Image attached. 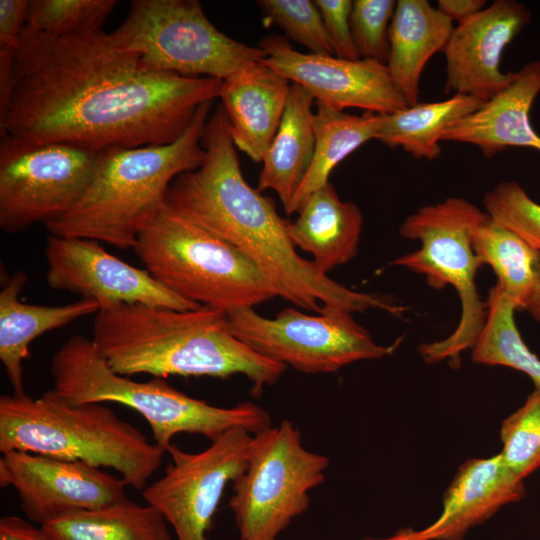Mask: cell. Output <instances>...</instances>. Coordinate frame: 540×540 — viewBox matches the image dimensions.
I'll use <instances>...</instances> for the list:
<instances>
[{
  "label": "cell",
  "mask_w": 540,
  "mask_h": 540,
  "mask_svg": "<svg viewBox=\"0 0 540 540\" xmlns=\"http://www.w3.org/2000/svg\"><path fill=\"white\" fill-rule=\"evenodd\" d=\"M526 310L531 314L534 320L540 323V280L535 294Z\"/></svg>",
  "instance_id": "cell-40"
},
{
  "label": "cell",
  "mask_w": 540,
  "mask_h": 540,
  "mask_svg": "<svg viewBox=\"0 0 540 540\" xmlns=\"http://www.w3.org/2000/svg\"><path fill=\"white\" fill-rule=\"evenodd\" d=\"M0 486L15 490L27 519L42 525L126 498V483L101 468L41 454L1 453Z\"/></svg>",
  "instance_id": "cell-14"
},
{
  "label": "cell",
  "mask_w": 540,
  "mask_h": 540,
  "mask_svg": "<svg viewBox=\"0 0 540 540\" xmlns=\"http://www.w3.org/2000/svg\"><path fill=\"white\" fill-rule=\"evenodd\" d=\"M488 6L486 0H438L437 9L460 24Z\"/></svg>",
  "instance_id": "cell-38"
},
{
  "label": "cell",
  "mask_w": 540,
  "mask_h": 540,
  "mask_svg": "<svg viewBox=\"0 0 540 540\" xmlns=\"http://www.w3.org/2000/svg\"><path fill=\"white\" fill-rule=\"evenodd\" d=\"M27 281V274L18 270L6 279L0 291V360L14 395L26 394L23 362L30 356L34 339L100 309L96 301L85 298L61 306L23 303L19 296Z\"/></svg>",
  "instance_id": "cell-21"
},
{
  "label": "cell",
  "mask_w": 540,
  "mask_h": 540,
  "mask_svg": "<svg viewBox=\"0 0 540 540\" xmlns=\"http://www.w3.org/2000/svg\"><path fill=\"white\" fill-rule=\"evenodd\" d=\"M338 58L360 59L356 51L350 27L351 0H314Z\"/></svg>",
  "instance_id": "cell-35"
},
{
  "label": "cell",
  "mask_w": 540,
  "mask_h": 540,
  "mask_svg": "<svg viewBox=\"0 0 540 540\" xmlns=\"http://www.w3.org/2000/svg\"><path fill=\"white\" fill-rule=\"evenodd\" d=\"M252 438L246 429L234 427L200 452L173 443L168 447L171 462L142 496L172 526L177 540H209L226 486L247 467Z\"/></svg>",
  "instance_id": "cell-13"
},
{
  "label": "cell",
  "mask_w": 540,
  "mask_h": 540,
  "mask_svg": "<svg viewBox=\"0 0 540 540\" xmlns=\"http://www.w3.org/2000/svg\"><path fill=\"white\" fill-rule=\"evenodd\" d=\"M531 12L522 2L496 0L457 24L444 49V92L487 101L504 89L516 72H503L505 48L529 24Z\"/></svg>",
  "instance_id": "cell-17"
},
{
  "label": "cell",
  "mask_w": 540,
  "mask_h": 540,
  "mask_svg": "<svg viewBox=\"0 0 540 540\" xmlns=\"http://www.w3.org/2000/svg\"><path fill=\"white\" fill-rule=\"evenodd\" d=\"M0 540H55L40 525L15 515L0 519Z\"/></svg>",
  "instance_id": "cell-37"
},
{
  "label": "cell",
  "mask_w": 540,
  "mask_h": 540,
  "mask_svg": "<svg viewBox=\"0 0 540 540\" xmlns=\"http://www.w3.org/2000/svg\"><path fill=\"white\" fill-rule=\"evenodd\" d=\"M0 136V228L4 232L20 233L38 223L46 226L82 197L98 151Z\"/></svg>",
  "instance_id": "cell-12"
},
{
  "label": "cell",
  "mask_w": 540,
  "mask_h": 540,
  "mask_svg": "<svg viewBox=\"0 0 540 540\" xmlns=\"http://www.w3.org/2000/svg\"><path fill=\"white\" fill-rule=\"evenodd\" d=\"M11 450L111 468L141 491L165 453L105 403L72 404L53 389L0 396V452Z\"/></svg>",
  "instance_id": "cell-5"
},
{
  "label": "cell",
  "mask_w": 540,
  "mask_h": 540,
  "mask_svg": "<svg viewBox=\"0 0 540 540\" xmlns=\"http://www.w3.org/2000/svg\"><path fill=\"white\" fill-rule=\"evenodd\" d=\"M314 97L302 86L291 88L280 126L263 160L257 190L277 193L288 210L311 164L315 148Z\"/></svg>",
  "instance_id": "cell-24"
},
{
  "label": "cell",
  "mask_w": 540,
  "mask_h": 540,
  "mask_svg": "<svg viewBox=\"0 0 540 540\" xmlns=\"http://www.w3.org/2000/svg\"><path fill=\"white\" fill-rule=\"evenodd\" d=\"M45 258L51 288L94 300L100 308L120 303L181 311L201 307L166 288L147 269L110 254L95 240L50 235Z\"/></svg>",
  "instance_id": "cell-15"
},
{
  "label": "cell",
  "mask_w": 540,
  "mask_h": 540,
  "mask_svg": "<svg viewBox=\"0 0 540 540\" xmlns=\"http://www.w3.org/2000/svg\"><path fill=\"white\" fill-rule=\"evenodd\" d=\"M138 57L142 69L224 80L266 52L219 31L197 0H133L124 22L109 34Z\"/></svg>",
  "instance_id": "cell-9"
},
{
  "label": "cell",
  "mask_w": 540,
  "mask_h": 540,
  "mask_svg": "<svg viewBox=\"0 0 540 540\" xmlns=\"http://www.w3.org/2000/svg\"><path fill=\"white\" fill-rule=\"evenodd\" d=\"M268 24L280 27L285 37L309 50V53L335 56L321 14L311 0H258Z\"/></svg>",
  "instance_id": "cell-33"
},
{
  "label": "cell",
  "mask_w": 540,
  "mask_h": 540,
  "mask_svg": "<svg viewBox=\"0 0 540 540\" xmlns=\"http://www.w3.org/2000/svg\"><path fill=\"white\" fill-rule=\"evenodd\" d=\"M500 452L507 465L525 479L540 469V388L501 424Z\"/></svg>",
  "instance_id": "cell-31"
},
{
  "label": "cell",
  "mask_w": 540,
  "mask_h": 540,
  "mask_svg": "<svg viewBox=\"0 0 540 540\" xmlns=\"http://www.w3.org/2000/svg\"><path fill=\"white\" fill-rule=\"evenodd\" d=\"M116 0H29L26 25L44 34L65 37L102 30Z\"/></svg>",
  "instance_id": "cell-30"
},
{
  "label": "cell",
  "mask_w": 540,
  "mask_h": 540,
  "mask_svg": "<svg viewBox=\"0 0 540 540\" xmlns=\"http://www.w3.org/2000/svg\"><path fill=\"white\" fill-rule=\"evenodd\" d=\"M453 22L427 0H398L390 24L387 67L409 106L418 103L420 78L429 59L444 51Z\"/></svg>",
  "instance_id": "cell-23"
},
{
  "label": "cell",
  "mask_w": 540,
  "mask_h": 540,
  "mask_svg": "<svg viewBox=\"0 0 540 540\" xmlns=\"http://www.w3.org/2000/svg\"><path fill=\"white\" fill-rule=\"evenodd\" d=\"M222 80L152 72L103 30L57 37L27 25L0 50V134L100 151L176 141Z\"/></svg>",
  "instance_id": "cell-1"
},
{
  "label": "cell",
  "mask_w": 540,
  "mask_h": 540,
  "mask_svg": "<svg viewBox=\"0 0 540 540\" xmlns=\"http://www.w3.org/2000/svg\"><path fill=\"white\" fill-rule=\"evenodd\" d=\"M472 245L480 264L493 269L496 284L516 309L526 310L540 280V252L489 216L473 230Z\"/></svg>",
  "instance_id": "cell-28"
},
{
  "label": "cell",
  "mask_w": 540,
  "mask_h": 540,
  "mask_svg": "<svg viewBox=\"0 0 540 540\" xmlns=\"http://www.w3.org/2000/svg\"><path fill=\"white\" fill-rule=\"evenodd\" d=\"M202 146V164L173 180L166 206L241 251L277 296L317 313L322 309L320 302L351 313L379 309L401 316L407 310L377 294L349 289L302 258L288 233L290 221L278 214L270 198L245 180L227 131L208 134Z\"/></svg>",
  "instance_id": "cell-2"
},
{
  "label": "cell",
  "mask_w": 540,
  "mask_h": 540,
  "mask_svg": "<svg viewBox=\"0 0 540 540\" xmlns=\"http://www.w3.org/2000/svg\"><path fill=\"white\" fill-rule=\"evenodd\" d=\"M396 4L394 0L353 1L350 27L360 59L387 64L390 52L389 30Z\"/></svg>",
  "instance_id": "cell-34"
},
{
  "label": "cell",
  "mask_w": 540,
  "mask_h": 540,
  "mask_svg": "<svg viewBox=\"0 0 540 540\" xmlns=\"http://www.w3.org/2000/svg\"><path fill=\"white\" fill-rule=\"evenodd\" d=\"M351 314L323 305L315 316L284 308L266 318L245 307L227 312V319L230 333L257 353L299 372L318 374L393 352L395 346L376 343Z\"/></svg>",
  "instance_id": "cell-11"
},
{
  "label": "cell",
  "mask_w": 540,
  "mask_h": 540,
  "mask_svg": "<svg viewBox=\"0 0 540 540\" xmlns=\"http://www.w3.org/2000/svg\"><path fill=\"white\" fill-rule=\"evenodd\" d=\"M526 497L524 479L501 454L466 460L443 495L439 517L424 528L428 540H463L502 507Z\"/></svg>",
  "instance_id": "cell-18"
},
{
  "label": "cell",
  "mask_w": 540,
  "mask_h": 540,
  "mask_svg": "<svg viewBox=\"0 0 540 540\" xmlns=\"http://www.w3.org/2000/svg\"><path fill=\"white\" fill-rule=\"evenodd\" d=\"M363 540H428L424 529L415 530L413 528H401L393 535L384 538H366Z\"/></svg>",
  "instance_id": "cell-39"
},
{
  "label": "cell",
  "mask_w": 540,
  "mask_h": 540,
  "mask_svg": "<svg viewBox=\"0 0 540 540\" xmlns=\"http://www.w3.org/2000/svg\"><path fill=\"white\" fill-rule=\"evenodd\" d=\"M133 249L161 284L201 306L227 313L277 296L241 251L166 206L143 229Z\"/></svg>",
  "instance_id": "cell-7"
},
{
  "label": "cell",
  "mask_w": 540,
  "mask_h": 540,
  "mask_svg": "<svg viewBox=\"0 0 540 540\" xmlns=\"http://www.w3.org/2000/svg\"><path fill=\"white\" fill-rule=\"evenodd\" d=\"M259 47L264 64L306 89L317 102L343 111L390 114L409 106L395 86L386 64L372 59L348 60L302 53L285 36L268 35Z\"/></svg>",
  "instance_id": "cell-16"
},
{
  "label": "cell",
  "mask_w": 540,
  "mask_h": 540,
  "mask_svg": "<svg viewBox=\"0 0 540 540\" xmlns=\"http://www.w3.org/2000/svg\"><path fill=\"white\" fill-rule=\"evenodd\" d=\"M262 61L222 80L219 97L237 149L262 162L280 126L291 84Z\"/></svg>",
  "instance_id": "cell-20"
},
{
  "label": "cell",
  "mask_w": 540,
  "mask_h": 540,
  "mask_svg": "<svg viewBox=\"0 0 540 540\" xmlns=\"http://www.w3.org/2000/svg\"><path fill=\"white\" fill-rule=\"evenodd\" d=\"M162 514L127 497L40 525L55 540H172Z\"/></svg>",
  "instance_id": "cell-27"
},
{
  "label": "cell",
  "mask_w": 540,
  "mask_h": 540,
  "mask_svg": "<svg viewBox=\"0 0 540 540\" xmlns=\"http://www.w3.org/2000/svg\"><path fill=\"white\" fill-rule=\"evenodd\" d=\"M328 466L327 456L304 447L289 420L254 434L229 501L240 540H277L307 511L310 491L325 481Z\"/></svg>",
  "instance_id": "cell-10"
},
{
  "label": "cell",
  "mask_w": 540,
  "mask_h": 540,
  "mask_svg": "<svg viewBox=\"0 0 540 540\" xmlns=\"http://www.w3.org/2000/svg\"><path fill=\"white\" fill-rule=\"evenodd\" d=\"M91 339L109 367L127 377L241 374L262 389L286 369L233 336L227 313L208 306L185 311L140 303L102 307Z\"/></svg>",
  "instance_id": "cell-3"
},
{
  "label": "cell",
  "mask_w": 540,
  "mask_h": 540,
  "mask_svg": "<svg viewBox=\"0 0 540 540\" xmlns=\"http://www.w3.org/2000/svg\"><path fill=\"white\" fill-rule=\"evenodd\" d=\"M486 306V321L472 347V361L515 369L540 388V358L526 345L518 330L514 303L495 284L489 291Z\"/></svg>",
  "instance_id": "cell-29"
},
{
  "label": "cell",
  "mask_w": 540,
  "mask_h": 540,
  "mask_svg": "<svg viewBox=\"0 0 540 540\" xmlns=\"http://www.w3.org/2000/svg\"><path fill=\"white\" fill-rule=\"evenodd\" d=\"M288 233L295 245L310 253L324 274L352 260L358 252L364 223L360 208L342 201L329 182L313 192L299 208Z\"/></svg>",
  "instance_id": "cell-22"
},
{
  "label": "cell",
  "mask_w": 540,
  "mask_h": 540,
  "mask_svg": "<svg viewBox=\"0 0 540 540\" xmlns=\"http://www.w3.org/2000/svg\"><path fill=\"white\" fill-rule=\"evenodd\" d=\"M29 0L0 1V49L13 51L20 41L26 17Z\"/></svg>",
  "instance_id": "cell-36"
},
{
  "label": "cell",
  "mask_w": 540,
  "mask_h": 540,
  "mask_svg": "<svg viewBox=\"0 0 540 540\" xmlns=\"http://www.w3.org/2000/svg\"><path fill=\"white\" fill-rule=\"evenodd\" d=\"M483 103L473 96L454 94L443 101L417 103L381 114L375 140L392 149L401 147L416 159L434 160L441 154L440 141L446 130Z\"/></svg>",
  "instance_id": "cell-26"
},
{
  "label": "cell",
  "mask_w": 540,
  "mask_h": 540,
  "mask_svg": "<svg viewBox=\"0 0 540 540\" xmlns=\"http://www.w3.org/2000/svg\"><path fill=\"white\" fill-rule=\"evenodd\" d=\"M50 372L52 389L69 403H117L138 412L150 425L153 442L165 452L180 433L212 441L234 427L254 435L272 426L269 413L253 402L219 407L184 394L164 378L139 382L120 375L92 339L82 335L71 337L55 352Z\"/></svg>",
  "instance_id": "cell-6"
},
{
  "label": "cell",
  "mask_w": 540,
  "mask_h": 540,
  "mask_svg": "<svg viewBox=\"0 0 540 540\" xmlns=\"http://www.w3.org/2000/svg\"><path fill=\"white\" fill-rule=\"evenodd\" d=\"M314 116L315 148L309 169L286 211L299 210L316 190L329 183L333 169L364 143L374 139L381 114L365 112L353 115L316 102Z\"/></svg>",
  "instance_id": "cell-25"
},
{
  "label": "cell",
  "mask_w": 540,
  "mask_h": 540,
  "mask_svg": "<svg viewBox=\"0 0 540 540\" xmlns=\"http://www.w3.org/2000/svg\"><path fill=\"white\" fill-rule=\"evenodd\" d=\"M539 93L540 60H534L516 71L514 79L480 108L453 123L442 141L472 144L488 159L508 148L540 152V135L530 121Z\"/></svg>",
  "instance_id": "cell-19"
},
{
  "label": "cell",
  "mask_w": 540,
  "mask_h": 540,
  "mask_svg": "<svg viewBox=\"0 0 540 540\" xmlns=\"http://www.w3.org/2000/svg\"><path fill=\"white\" fill-rule=\"evenodd\" d=\"M211 105L203 103L186 131L170 144L98 151L89 186L68 212L45 226L50 235L133 248L164 208L173 180L202 164L201 137Z\"/></svg>",
  "instance_id": "cell-4"
},
{
  "label": "cell",
  "mask_w": 540,
  "mask_h": 540,
  "mask_svg": "<svg viewBox=\"0 0 540 540\" xmlns=\"http://www.w3.org/2000/svg\"><path fill=\"white\" fill-rule=\"evenodd\" d=\"M483 205L492 222L514 233L540 252V204L519 183H498L485 192Z\"/></svg>",
  "instance_id": "cell-32"
},
{
  "label": "cell",
  "mask_w": 540,
  "mask_h": 540,
  "mask_svg": "<svg viewBox=\"0 0 540 540\" xmlns=\"http://www.w3.org/2000/svg\"><path fill=\"white\" fill-rule=\"evenodd\" d=\"M488 215L461 197H448L425 205L410 214L400 225V235L420 242V248L406 253L392 264L425 276L436 290L452 286L461 303V315L455 330L445 339L419 347L423 360L433 364L457 361L472 349L487 317L486 302L477 292L475 276L482 265L472 245V233Z\"/></svg>",
  "instance_id": "cell-8"
}]
</instances>
